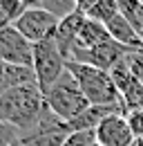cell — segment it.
I'll return each mask as SVG.
<instances>
[{"instance_id":"cell-1","label":"cell","mask_w":143,"mask_h":146,"mask_svg":"<svg viewBox=\"0 0 143 146\" xmlns=\"http://www.w3.org/2000/svg\"><path fill=\"white\" fill-rule=\"evenodd\" d=\"M45 110V94L38 86L16 88V90L0 94V119L2 124L18 128L25 135H29L36 128L40 115Z\"/></svg>"},{"instance_id":"cell-2","label":"cell","mask_w":143,"mask_h":146,"mask_svg":"<svg viewBox=\"0 0 143 146\" xmlns=\"http://www.w3.org/2000/svg\"><path fill=\"white\" fill-rule=\"evenodd\" d=\"M67 70L74 74V79L78 81L83 94L87 97V101L92 106H116V108H123L119 90H116L114 79H112L110 72L98 70L94 65L76 63V61H67Z\"/></svg>"},{"instance_id":"cell-3","label":"cell","mask_w":143,"mask_h":146,"mask_svg":"<svg viewBox=\"0 0 143 146\" xmlns=\"http://www.w3.org/2000/svg\"><path fill=\"white\" fill-rule=\"evenodd\" d=\"M45 104H47V108L52 110L60 121H65V124L74 121L78 115H83V112L92 106L87 101V97L83 94L78 81L74 79V74H72L70 70H65V74L45 92Z\"/></svg>"},{"instance_id":"cell-4","label":"cell","mask_w":143,"mask_h":146,"mask_svg":"<svg viewBox=\"0 0 143 146\" xmlns=\"http://www.w3.org/2000/svg\"><path fill=\"white\" fill-rule=\"evenodd\" d=\"M65 70H67V61L60 54L54 38L43 40L34 47V72H36V79H38V86H40L43 94L65 74Z\"/></svg>"},{"instance_id":"cell-5","label":"cell","mask_w":143,"mask_h":146,"mask_svg":"<svg viewBox=\"0 0 143 146\" xmlns=\"http://www.w3.org/2000/svg\"><path fill=\"white\" fill-rule=\"evenodd\" d=\"M58 25H60V18H56L52 11H47L43 7H29V9H25L20 14V18L14 23V27L27 40H31L34 45L54 38Z\"/></svg>"},{"instance_id":"cell-6","label":"cell","mask_w":143,"mask_h":146,"mask_svg":"<svg viewBox=\"0 0 143 146\" xmlns=\"http://www.w3.org/2000/svg\"><path fill=\"white\" fill-rule=\"evenodd\" d=\"M34 43L27 40L14 25L0 27V58L2 63L34 68Z\"/></svg>"},{"instance_id":"cell-7","label":"cell","mask_w":143,"mask_h":146,"mask_svg":"<svg viewBox=\"0 0 143 146\" xmlns=\"http://www.w3.org/2000/svg\"><path fill=\"white\" fill-rule=\"evenodd\" d=\"M130 50L123 47L121 43L116 40H107L103 45H96L92 50H81L76 47L72 52V58L70 61H76V63H85V65H94L98 70H105V72H112L123 58H127Z\"/></svg>"},{"instance_id":"cell-8","label":"cell","mask_w":143,"mask_h":146,"mask_svg":"<svg viewBox=\"0 0 143 146\" xmlns=\"http://www.w3.org/2000/svg\"><path fill=\"white\" fill-rule=\"evenodd\" d=\"M110 74L114 79V86L119 90V97H121V104H123L125 112L143 108V83L134 76L127 58H123Z\"/></svg>"},{"instance_id":"cell-9","label":"cell","mask_w":143,"mask_h":146,"mask_svg":"<svg viewBox=\"0 0 143 146\" xmlns=\"http://www.w3.org/2000/svg\"><path fill=\"white\" fill-rule=\"evenodd\" d=\"M94 133H96V142L101 146H134L136 144V137H134V133H132L123 112L110 115Z\"/></svg>"},{"instance_id":"cell-10","label":"cell","mask_w":143,"mask_h":146,"mask_svg":"<svg viewBox=\"0 0 143 146\" xmlns=\"http://www.w3.org/2000/svg\"><path fill=\"white\" fill-rule=\"evenodd\" d=\"M27 86H38L34 68L11 65V63H2L0 65V94L9 92V90H16V88H27Z\"/></svg>"},{"instance_id":"cell-11","label":"cell","mask_w":143,"mask_h":146,"mask_svg":"<svg viewBox=\"0 0 143 146\" xmlns=\"http://www.w3.org/2000/svg\"><path fill=\"white\" fill-rule=\"evenodd\" d=\"M105 27H107V32H110V36H112V40L121 43V45L127 47L130 52H141V54H143V40H141V36L136 34L134 25L125 18L123 14L114 16Z\"/></svg>"},{"instance_id":"cell-12","label":"cell","mask_w":143,"mask_h":146,"mask_svg":"<svg viewBox=\"0 0 143 146\" xmlns=\"http://www.w3.org/2000/svg\"><path fill=\"white\" fill-rule=\"evenodd\" d=\"M114 112H123V115H125V110L123 108H116V106H89L83 115H78L74 121H70L67 128H70V133L96 130V128L101 126L110 115H114Z\"/></svg>"},{"instance_id":"cell-13","label":"cell","mask_w":143,"mask_h":146,"mask_svg":"<svg viewBox=\"0 0 143 146\" xmlns=\"http://www.w3.org/2000/svg\"><path fill=\"white\" fill-rule=\"evenodd\" d=\"M107 40H112V36H110V32H107L105 25L87 18L85 23H83V27H81L76 47H81V50H92V47L103 45V43H107ZM76 47H74V50H76Z\"/></svg>"},{"instance_id":"cell-14","label":"cell","mask_w":143,"mask_h":146,"mask_svg":"<svg viewBox=\"0 0 143 146\" xmlns=\"http://www.w3.org/2000/svg\"><path fill=\"white\" fill-rule=\"evenodd\" d=\"M119 14H121V7H119V2H116V0H101V2H98V5H96V7L87 14V18L107 25L110 20L114 18V16H119Z\"/></svg>"},{"instance_id":"cell-15","label":"cell","mask_w":143,"mask_h":146,"mask_svg":"<svg viewBox=\"0 0 143 146\" xmlns=\"http://www.w3.org/2000/svg\"><path fill=\"white\" fill-rule=\"evenodd\" d=\"M43 9H47V11H52L56 18H65V16H70L76 11V5H74V0H43V5H40Z\"/></svg>"},{"instance_id":"cell-16","label":"cell","mask_w":143,"mask_h":146,"mask_svg":"<svg viewBox=\"0 0 143 146\" xmlns=\"http://www.w3.org/2000/svg\"><path fill=\"white\" fill-rule=\"evenodd\" d=\"M94 142H96L94 130H81V133H72L63 146H92Z\"/></svg>"},{"instance_id":"cell-17","label":"cell","mask_w":143,"mask_h":146,"mask_svg":"<svg viewBox=\"0 0 143 146\" xmlns=\"http://www.w3.org/2000/svg\"><path fill=\"white\" fill-rule=\"evenodd\" d=\"M125 119H127V124L132 128L134 137H136V139H143V108L125 112Z\"/></svg>"},{"instance_id":"cell-18","label":"cell","mask_w":143,"mask_h":146,"mask_svg":"<svg viewBox=\"0 0 143 146\" xmlns=\"http://www.w3.org/2000/svg\"><path fill=\"white\" fill-rule=\"evenodd\" d=\"M127 63H130L134 76L143 83V54L141 52H130V54H127Z\"/></svg>"},{"instance_id":"cell-19","label":"cell","mask_w":143,"mask_h":146,"mask_svg":"<svg viewBox=\"0 0 143 146\" xmlns=\"http://www.w3.org/2000/svg\"><path fill=\"white\" fill-rule=\"evenodd\" d=\"M101 0H74V5H76V11H81V14H85L87 16L89 11L98 5Z\"/></svg>"},{"instance_id":"cell-20","label":"cell","mask_w":143,"mask_h":146,"mask_svg":"<svg viewBox=\"0 0 143 146\" xmlns=\"http://www.w3.org/2000/svg\"><path fill=\"white\" fill-rule=\"evenodd\" d=\"M134 146H143V139H136V144Z\"/></svg>"},{"instance_id":"cell-21","label":"cell","mask_w":143,"mask_h":146,"mask_svg":"<svg viewBox=\"0 0 143 146\" xmlns=\"http://www.w3.org/2000/svg\"><path fill=\"white\" fill-rule=\"evenodd\" d=\"M92 146H101V144H98V142H94V144H92Z\"/></svg>"},{"instance_id":"cell-22","label":"cell","mask_w":143,"mask_h":146,"mask_svg":"<svg viewBox=\"0 0 143 146\" xmlns=\"http://www.w3.org/2000/svg\"><path fill=\"white\" fill-rule=\"evenodd\" d=\"M14 146H25V144H20V142H18V144H14Z\"/></svg>"}]
</instances>
